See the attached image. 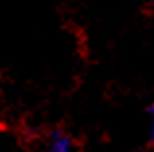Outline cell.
Segmentation results:
<instances>
[{
  "label": "cell",
  "mask_w": 154,
  "mask_h": 152,
  "mask_svg": "<svg viewBox=\"0 0 154 152\" xmlns=\"http://www.w3.org/2000/svg\"><path fill=\"white\" fill-rule=\"evenodd\" d=\"M148 113H150V141L154 142V103L148 107Z\"/></svg>",
  "instance_id": "cell-2"
},
{
  "label": "cell",
  "mask_w": 154,
  "mask_h": 152,
  "mask_svg": "<svg viewBox=\"0 0 154 152\" xmlns=\"http://www.w3.org/2000/svg\"><path fill=\"white\" fill-rule=\"evenodd\" d=\"M49 152H74V142H72V138L68 137L66 133L57 131V133L51 137Z\"/></svg>",
  "instance_id": "cell-1"
}]
</instances>
